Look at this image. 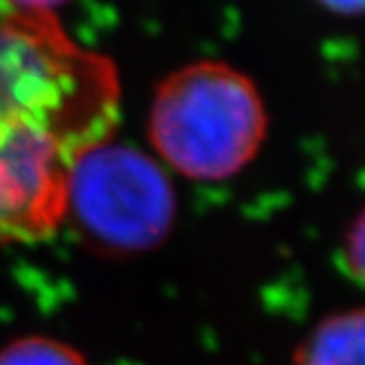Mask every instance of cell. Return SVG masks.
Instances as JSON below:
<instances>
[{"instance_id": "cell-1", "label": "cell", "mask_w": 365, "mask_h": 365, "mask_svg": "<svg viewBox=\"0 0 365 365\" xmlns=\"http://www.w3.org/2000/svg\"><path fill=\"white\" fill-rule=\"evenodd\" d=\"M119 103L110 60L51 11L0 0V245L44 240L62 225L71 176L110 143Z\"/></svg>"}, {"instance_id": "cell-2", "label": "cell", "mask_w": 365, "mask_h": 365, "mask_svg": "<svg viewBox=\"0 0 365 365\" xmlns=\"http://www.w3.org/2000/svg\"><path fill=\"white\" fill-rule=\"evenodd\" d=\"M148 135L174 172L222 180L253 161L267 135V110L240 71L222 62H196L156 88Z\"/></svg>"}, {"instance_id": "cell-3", "label": "cell", "mask_w": 365, "mask_h": 365, "mask_svg": "<svg viewBox=\"0 0 365 365\" xmlns=\"http://www.w3.org/2000/svg\"><path fill=\"white\" fill-rule=\"evenodd\" d=\"M66 214H73L101 249L139 253L168 236L174 220V192L148 156L106 143L75 168Z\"/></svg>"}, {"instance_id": "cell-4", "label": "cell", "mask_w": 365, "mask_h": 365, "mask_svg": "<svg viewBox=\"0 0 365 365\" xmlns=\"http://www.w3.org/2000/svg\"><path fill=\"white\" fill-rule=\"evenodd\" d=\"M363 332L361 308L332 315L308 336L295 365H363Z\"/></svg>"}, {"instance_id": "cell-5", "label": "cell", "mask_w": 365, "mask_h": 365, "mask_svg": "<svg viewBox=\"0 0 365 365\" xmlns=\"http://www.w3.org/2000/svg\"><path fill=\"white\" fill-rule=\"evenodd\" d=\"M0 365H86V361L56 339L27 336L0 350Z\"/></svg>"}, {"instance_id": "cell-6", "label": "cell", "mask_w": 365, "mask_h": 365, "mask_svg": "<svg viewBox=\"0 0 365 365\" xmlns=\"http://www.w3.org/2000/svg\"><path fill=\"white\" fill-rule=\"evenodd\" d=\"M7 3L16 5V7H24V9H36V11H51L58 5H62L64 0H7Z\"/></svg>"}, {"instance_id": "cell-7", "label": "cell", "mask_w": 365, "mask_h": 365, "mask_svg": "<svg viewBox=\"0 0 365 365\" xmlns=\"http://www.w3.org/2000/svg\"><path fill=\"white\" fill-rule=\"evenodd\" d=\"M322 3L336 11H356L361 7V0H322Z\"/></svg>"}]
</instances>
